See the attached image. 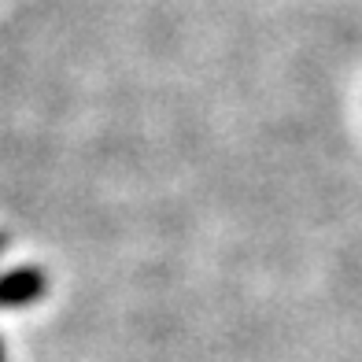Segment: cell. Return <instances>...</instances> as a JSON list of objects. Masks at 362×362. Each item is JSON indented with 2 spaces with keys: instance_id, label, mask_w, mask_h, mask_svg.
Here are the masks:
<instances>
[{
  "instance_id": "1",
  "label": "cell",
  "mask_w": 362,
  "mask_h": 362,
  "mask_svg": "<svg viewBox=\"0 0 362 362\" xmlns=\"http://www.w3.org/2000/svg\"><path fill=\"white\" fill-rule=\"evenodd\" d=\"M45 288H48L45 270L19 267V270H11V274L0 277V307H26V303L41 300Z\"/></svg>"
},
{
  "instance_id": "2",
  "label": "cell",
  "mask_w": 362,
  "mask_h": 362,
  "mask_svg": "<svg viewBox=\"0 0 362 362\" xmlns=\"http://www.w3.org/2000/svg\"><path fill=\"white\" fill-rule=\"evenodd\" d=\"M0 362H4V348H0Z\"/></svg>"
},
{
  "instance_id": "3",
  "label": "cell",
  "mask_w": 362,
  "mask_h": 362,
  "mask_svg": "<svg viewBox=\"0 0 362 362\" xmlns=\"http://www.w3.org/2000/svg\"><path fill=\"white\" fill-rule=\"evenodd\" d=\"M0 244H4V237H0Z\"/></svg>"
}]
</instances>
